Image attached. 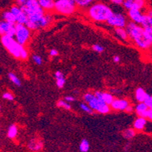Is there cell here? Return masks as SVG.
Returning <instances> with one entry per match:
<instances>
[{
	"label": "cell",
	"instance_id": "cell-34",
	"mask_svg": "<svg viewBox=\"0 0 152 152\" xmlns=\"http://www.w3.org/2000/svg\"><path fill=\"white\" fill-rule=\"evenodd\" d=\"M92 50H93L94 52L97 53H102L104 51V47H102V45L98 44H93V45L92 46Z\"/></svg>",
	"mask_w": 152,
	"mask_h": 152
},
{
	"label": "cell",
	"instance_id": "cell-18",
	"mask_svg": "<svg viewBox=\"0 0 152 152\" xmlns=\"http://www.w3.org/2000/svg\"><path fill=\"white\" fill-rule=\"evenodd\" d=\"M147 125V119L142 116H138L133 122V129L135 131L141 132L144 130Z\"/></svg>",
	"mask_w": 152,
	"mask_h": 152
},
{
	"label": "cell",
	"instance_id": "cell-32",
	"mask_svg": "<svg viewBox=\"0 0 152 152\" xmlns=\"http://www.w3.org/2000/svg\"><path fill=\"white\" fill-rule=\"evenodd\" d=\"M123 7L127 11L133 8L134 1L133 0H124V2L122 4Z\"/></svg>",
	"mask_w": 152,
	"mask_h": 152
},
{
	"label": "cell",
	"instance_id": "cell-41",
	"mask_svg": "<svg viewBox=\"0 0 152 152\" xmlns=\"http://www.w3.org/2000/svg\"><path fill=\"white\" fill-rule=\"evenodd\" d=\"M49 56L50 57H56L58 56V51L55 49H51L49 50Z\"/></svg>",
	"mask_w": 152,
	"mask_h": 152
},
{
	"label": "cell",
	"instance_id": "cell-37",
	"mask_svg": "<svg viewBox=\"0 0 152 152\" xmlns=\"http://www.w3.org/2000/svg\"><path fill=\"white\" fill-rule=\"evenodd\" d=\"M144 33H145V36L148 40L152 42V30L151 29H147L144 28Z\"/></svg>",
	"mask_w": 152,
	"mask_h": 152
},
{
	"label": "cell",
	"instance_id": "cell-4",
	"mask_svg": "<svg viewBox=\"0 0 152 152\" xmlns=\"http://www.w3.org/2000/svg\"><path fill=\"white\" fill-rule=\"evenodd\" d=\"M27 18L28 21L25 25L30 30H38L46 28L53 22V16L51 15L50 12L30 15Z\"/></svg>",
	"mask_w": 152,
	"mask_h": 152
},
{
	"label": "cell",
	"instance_id": "cell-19",
	"mask_svg": "<svg viewBox=\"0 0 152 152\" xmlns=\"http://www.w3.org/2000/svg\"><path fill=\"white\" fill-rule=\"evenodd\" d=\"M39 6L45 12H51L53 11L55 0H37Z\"/></svg>",
	"mask_w": 152,
	"mask_h": 152
},
{
	"label": "cell",
	"instance_id": "cell-12",
	"mask_svg": "<svg viewBox=\"0 0 152 152\" xmlns=\"http://www.w3.org/2000/svg\"><path fill=\"white\" fill-rule=\"evenodd\" d=\"M129 104L130 103L127 99L114 98L110 104V107L114 111H125Z\"/></svg>",
	"mask_w": 152,
	"mask_h": 152
},
{
	"label": "cell",
	"instance_id": "cell-46",
	"mask_svg": "<svg viewBox=\"0 0 152 152\" xmlns=\"http://www.w3.org/2000/svg\"><path fill=\"white\" fill-rule=\"evenodd\" d=\"M130 147H131V145L129 142H128V143H126V145L124 146V151H127L129 150V149H130Z\"/></svg>",
	"mask_w": 152,
	"mask_h": 152
},
{
	"label": "cell",
	"instance_id": "cell-1",
	"mask_svg": "<svg viewBox=\"0 0 152 152\" xmlns=\"http://www.w3.org/2000/svg\"><path fill=\"white\" fill-rule=\"evenodd\" d=\"M125 29L128 33L129 39L133 42L138 48L142 50H148L151 48V42L145 37L144 28L140 24H137L132 22H128Z\"/></svg>",
	"mask_w": 152,
	"mask_h": 152
},
{
	"label": "cell",
	"instance_id": "cell-31",
	"mask_svg": "<svg viewBox=\"0 0 152 152\" xmlns=\"http://www.w3.org/2000/svg\"><path fill=\"white\" fill-rule=\"evenodd\" d=\"M134 5L133 8H137V9H142L145 5V0H133Z\"/></svg>",
	"mask_w": 152,
	"mask_h": 152
},
{
	"label": "cell",
	"instance_id": "cell-21",
	"mask_svg": "<svg viewBox=\"0 0 152 152\" xmlns=\"http://www.w3.org/2000/svg\"><path fill=\"white\" fill-rule=\"evenodd\" d=\"M148 94L142 87H139L135 89V98L138 103L144 102V100L146 98Z\"/></svg>",
	"mask_w": 152,
	"mask_h": 152
},
{
	"label": "cell",
	"instance_id": "cell-16",
	"mask_svg": "<svg viewBox=\"0 0 152 152\" xmlns=\"http://www.w3.org/2000/svg\"><path fill=\"white\" fill-rule=\"evenodd\" d=\"M140 25L143 28L152 30V10H149L146 14H143V18Z\"/></svg>",
	"mask_w": 152,
	"mask_h": 152
},
{
	"label": "cell",
	"instance_id": "cell-36",
	"mask_svg": "<svg viewBox=\"0 0 152 152\" xmlns=\"http://www.w3.org/2000/svg\"><path fill=\"white\" fill-rule=\"evenodd\" d=\"M144 103L146 104V106L148 107V109H151L152 108V96L148 94L146 98L145 99V100H144Z\"/></svg>",
	"mask_w": 152,
	"mask_h": 152
},
{
	"label": "cell",
	"instance_id": "cell-22",
	"mask_svg": "<svg viewBox=\"0 0 152 152\" xmlns=\"http://www.w3.org/2000/svg\"><path fill=\"white\" fill-rule=\"evenodd\" d=\"M114 32H115L116 35L120 39L124 40V41H126V40H129L128 33H127L125 27H117V28H114Z\"/></svg>",
	"mask_w": 152,
	"mask_h": 152
},
{
	"label": "cell",
	"instance_id": "cell-26",
	"mask_svg": "<svg viewBox=\"0 0 152 152\" xmlns=\"http://www.w3.org/2000/svg\"><path fill=\"white\" fill-rule=\"evenodd\" d=\"M18 129L17 125L13 124V125H10L7 131V136L9 139H15L16 138V136H18Z\"/></svg>",
	"mask_w": 152,
	"mask_h": 152
},
{
	"label": "cell",
	"instance_id": "cell-39",
	"mask_svg": "<svg viewBox=\"0 0 152 152\" xmlns=\"http://www.w3.org/2000/svg\"><path fill=\"white\" fill-rule=\"evenodd\" d=\"M64 100H66L67 102L70 103V104H71V103H74L76 101V98L74 97V96H72V95L65 96V97H64Z\"/></svg>",
	"mask_w": 152,
	"mask_h": 152
},
{
	"label": "cell",
	"instance_id": "cell-29",
	"mask_svg": "<svg viewBox=\"0 0 152 152\" xmlns=\"http://www.w3.org/2000/svg\"><path fill=\"white\" fill-rule=\"evenodd\" d=\"M57 107L59 108H63L66 110H70L72 109L71 104L70 103L67 102L66 100H64V99H61L57 102Z\"/></svg>",
	"mask_w": 152,
	"mask_h": 152
},
{
	"label": "cell",
	"instance_id": "cell-23",
	"mask_svg": "<svg viewBox=\"0 0 152 152\" xmlns=\"http://www.w3.org/2000/svg\"><path fill=\"white\" fill-rule=\"evenodd\" d=\"M1 17H2V20L5 21V22L16 24V20H15V16H14L13 14L10 12V10L4 11L2 13Z\"/></svg>",
	"mask_w": 152,
	"mask_h": 152
},
{
	"label": "cell",
	"instance_id": "cell-42",
	"mask_svg": "<svg viewBox=\"0 0 152 152\" xmlns=\"http://www.w3.org/2000/svg\"><path fill=\"white\" fill-rule=\"evenodd\" d=\"M125 111L126 113H132L134 111V107L132 105H131V104H129V105L128 106V107L126 109Z\"/></svg>",
	"mask_w": 152,
	"mask_h": 152
},
{
	"label": "cell",
	"instance_id": "cell-30",
	"mask_svg": "<svg viewBox=\"0 0 152 152\" xmlns=\"http://www.w3.org/2000/svg\"><path fill=\"white\" fill-rule=\"evenodd\" d=\"M80 109L83 112L86 113H88V114H92L94 112L92 109H91V107L85 102H83V103H80Z\"/></svg>",
	"mask_w": 152,
	"mask_h": 152
},
{
	"label": "cell",
	"instance_id": "cell-8",
	"mask_svg": "<svg viewBox=\"0 0 152 152\" xmlns=\"http://www.w3.org/2000/svg\"><path fill=\"white\" fill-rule=\"evenodd\" d=\"M20 8L23 11V12L27 15V17L30 15H37V14H43L45 12L39 6L37 0H27L25 3L20 6Z\"/></svg>",
	"mask_w": 152,
	"mask_h": 152
},
{
	"label": "cell",
	"instance_id": "cell-7",
	"mask_svg": "<svg viewBox=\"0 0 152 152\" xmlns=\"http://www.w3.org/2000/svg\"><path fill=\"white\" fill-rule=\"evenodd\" d=\"M87 104L91 107L92 110L95 111L98 113L107 114L111 110L110 105H107L103 100H99L95 96H94L93 98L91 99L89 102L87 103Z\"/></svg>",
	"mask_w": 152,
	"mask_h": 152
},
{
	"label": "cell",
	"instance_id": "cell-25",
	"mask_svg": "<svg viewBox=\"0 0 152 152\" xmlns=\"http://www.w3.org/2000/svg\"><path fill=\"white\" fill-rule=\"evenodd\" d=\"M135 134H136V131L133 128H128V129L123 131L122 132L123 137L126 140H131V139H133L135 136Z\"/></svg>",
	"mask_w": 152,
	"mask_h": 152
},
{
	"label": "cell",
	"instance_id": "cell-20",
	"mask_svg": "<svg viewBox=\"0 0 152 152\" xmlns=\"http://www.w3.org/2000/svg\"><path fill=\"white\" fill-rule=\"evenodd\" d=\"M27 147L31 151L37 152L42 150L43 147V143L40 140H36V139H31L27 144Z\"/></svg>",
	"mask_w": 152,
	"mask_h": 152
},
{
	"label": "cell",
	"instance_id": "cell-33",
	"mask_svg": "<svg viewBox=\"0 0 152 152\" xmlns=\"http://www.w3.org/2000/svg\"><path fill=\"white\" fill-rule=\"evenodd\" d=\"M32 61L37 65H41L42 64V58L37 54H34L32 56Z\"/></svg>",
	"mask_w": 152,
	"mask_h": 152
},
{
	"label": "cell",
	"instance_id": "cell-24",
	"mask_svg": "<svg viewBox=\"0 0 152 152\" xmlns=\"http://www.w3.org/2000/svg\"><path fill=\"white\" fill-rule=\"evenodd\" d=\"M96 0H74L77 7L81 8H86L90 6Z\"/></svg>",
	"mask_w": 152,
	"mask_h": 152
},
{
	"label": "cell",
	"instance_id": "cell-43",
	"mask_svg": "<svg viewBox=\"0 0 152 152\" xmlns=\"http://www.w3.org/2000/svg\"><path fill=\"white\" fill-rule=\"evenodd\" d=\"M147 119H148L150 121H152V108L148 110Z\"/></svg>",
	"mask_w": 152,
	"mask_h": 152
},
{
	"label": "cell",
	"instance_id": "cell-45",
	"mask_svg": "<svg viewBox=\"0 0 152 152\" xmlns=\"http://www.w3.org/2000/svg\"><path fill=\"white\" fill-rule=\"evenodd\" d=\"M113 61H114V62H115V63H119V62H121V57L117 55L114 56L113 57Z\"/></svg>",
	"mask_w": 152,
	"mask_h": 152
},
{
	"label": "cell",
	"instance_id": "cell-13",
	"mask_svg": "<svg viewBox=\"0 0 152 152\" xmlns=\"http://www.w3.org/2000/svg\"><path fill=\"white\" fill-rule=\"evenodd\" d=\"M127 16L130 19L131 22L137 24H140L143 18V13L139 9L132 8L127 11Z\"/></svg>",
	"mask_w": 152,
	"mask_h": 152
},
{
	"label": "cell",
	"instance_id": "cell-3",
	"mask_svg": "<svg viewBox=\"0 0 152 152\" xmlns=\"http://www.w3.org/2000/svg\"><path fill=\"white\" fill-rule=\"evenodd\" d=\"M1 42L8 52L13 57L16 59H20L22 60H25L28 58V51L24 47L19 44L14 37L7 35H2L1 37Z\"/></svg>",
	"mask_w": 152,
	"mask_h": 152
},
{
	"label": "cell",
	"instance_id": "cell-28",
	"mask_svg": "<svg viewBox=\"0 0 152 152\" xmlns=\"http://www.w3.org/2000/svg\"><path fill=\"white\" fill-rule=\"evenodd\" d=\"M8 78L15 86H17V87H20L21 86V82H20L19 78L15 73H13V72L8 73Z\"/></svg>",
	"mask_w": 152,
	"mask_h": 152
},
{
	"label": "cell",
	"instance_id": "cell-6",
	"mask_svg": "<svg viewBox=\"0 0 152 152\" xmlns=\"http://www.w3.org/2000/svg\"><path fill=\"white\" fill-rule=\"evenodd\" d=\"M30 36L31 30L25 24H15V34L14 38L19 44L25 46L30 40Z\"/></svg>",
	"mask_w": 152,
	"mask_h": 152
},
{
	"label": "cell",
	"instance_id": "cell-15",
	"mask_svg": "<svg viewBox=\"0 0 152 152\" xmlns=\"http://www.w3.org/2000/svg\"><path fill=\"white\" fill-rule=\"evenodd\" d=\"M148 107L146 106V104L144 102L138 103L134 107V111L137 114L138 116H142L147 119V113Z\"/></svg>",
	"mask_w": 152,
	"mask_h": 152
},
{
	"label": "cell",
	"instance_id": "cell-38",
	"mask_svg": "<svg viewBox=\"0 0 152 152\" xmlns=\"http://www.w3.org/2000/svg\"><path fill=\"white\" fill-rule=\"evenodd\" d=\"M2 98L5 99V100H9V101H12L14 100V95L11 93V92H5L3 94H2Z\"/></svg>",
	"mask_w": 152,
	"mask_h": 152
},
{
	"label": "cell",
	"instance_id": "cell-48",
	"mask_svg": "<svg viewBox=\"0 0 152 152\" xmlns=\"http://www.w3.org/2000/svg\"><path fill=\"white\" fill-rule=\"evenodd\" d=\"M0 109H1V106H0Z\"/></svg>",
	"mask_w": 152,
	"mask_h": 152
},
{
	"label": "cell",
	"instance_id": "cell-35",
	"mask_svg": "<svg viewBox=\"0 0 152 152\" xmlns=\"http://www.w3.org/2000/svg\"><path fill=\"white\" fill-rule=\"evenodd\" d=\"M94 96H95V94H94V92L88 91V92H86V93H85V94H83V97L84 102L86 103L87 104V103L89 102V100H91V99L93 98Z\"/></svg>",
	"mask_w": 152,
	"mask_h": 152
},
{
	"label": "cell",
	"instance_id": "cell-17",
	"mask_svg": "<svg viewBox=\"0 0 152 152\" xmlns=\"http://www.w3.org/2000/svg\"><path fill=\"white\" fill-rule=\"evenodd\" d=\"M54 77H55V79L56 86H57L59 89L63 88L66 84L65 76H64L63 72L60 70L56 71V72H55V74H54Z\"/></svg>",
	"mask_w": 152,
	"mask_h": 152
},
{
	"label": "cell",
	"instance_id": "cell-2",
	"mask_svg": "<svg viewBox=\"0 0 152 152\" xmlns=\"http://www.w3.org/2000/svg\"><path fill=\"white\" fill-rule=\"evenodd\" d=\"M114 11L108 5L102 2H95L87 8L86 14L89 19L95 22H106Z\"/></svg>",
	"mask_w": 152,
	"mask_h": 152
},
{
	"label": "cell",
	"instance_id": "cell-9",
	"mask_svg": "<svg viewBox=\"0 0 152 152\" xmlns=\"http://www.w3.org/2000/svg\"><path fill=\"white\" fill-rule=\"evenodd\" d=\"M127 19L124 14L121 12H113L106 23L112 27H125L127 24Z\"/></svg>",
	"mask_w": 152,
	"mask_h": 152
},
{
	"label": "cell",
	"instance_id": "cell-44",
	"mask_svg": "<svg viewBox=\"0 0 152 152\" xmlns=\"http://www.w3.org/2000/svg\"><path fill=\"white\" fill-rule=\"evenodd\" d=\"M26 1H27V0H15V2H16V5H19V6H21V5H23V4L25 3Z\"/></svg>",
	"mask_w": 152,
	"mask_h": 152
},
{
	"label": "cell",
	"instance_id": "cell-14",
	"mask_svg": "<svg viewBox=\"0 0 152 152\" xmlns=\"http://www.w3.org/2000/svg\"><path fill=\"white\" fill-rule=\"evenodd\" d=\"M94 94H95V96L98 99L103 100L104 102L107 104V105H110L114 99V97L113 96V94L111 93H110V92L96 90V91L94 92Z\"/></svg>",
	"mask_w": 152,
	"mask_h": 152
},
{
	"label": "cell",
	"instance_id": "cell-5",
	"mask_svg": "<svg viewBox=\"0 0 152 152\" xmlns=\"http://www.w3.org/2000/svg\"><path fill=\"white\" fill-rule=\"evenodd\" d=\"M77 9V6L74 0H55L53 11L55 13L64 16L74 15Z\"/></svg>",
	"mask_w": 152,
	"mask_h": 152
},
{
	"label": "cell",
	"instance_id": "cell-11",
	"mask_svg": "<svg viewBox=\"0 0 152 152\" xmlns=\"http://www.w3.org/2000/svg\"><path fill=\"white\" fill-rule=\"evenodd\" d=\"M0 34L1 36L7 35L14 37L15 34V24L5 22L4 20L0 21Z\"/></svg>",
	"mask_w": 152,
	"mask_h": 152
},
{
	"label": "cell",
	"instance_id": "cell-47",
	"mask_svg": "<svg viewBox=\"0 0 152 152\" xmlns=\"http://www.w3.org/2000/svg\"><path fill=\"white\" fill-rule=\"evenodd\" d=\"M151 48H152V42H151Z\"/></svg>",
	"mask_w": 152,
	"mask_h": 152
},
{
	"label": "cell",
	"instance_id": "cell-40",
	"mask_svg": "<svg viewBox=\"0 0 152 152\" xmlns=\"http://www.w3.org/2000/svg\"><path fill=\"white\" fill-rule=\"evenodd\" d=\"M109 2L112 4V5H116V6H120L122 5L124 0H109Z\"/></svg>",
	"mask_w": 152,
	"mask_h": 152
},
{
	"label": "cell",
	"instance_id": "cell-10",
	"mask_svg": "<svg viewBox=\"0 0 152 152\" xmlns=\"http://www.w3.org/2000/svg\"><path fill=\"white\" fill-rule=\"evenodd\" d=\"M9 10L15 16L16 24H26V23L28 21V18H27V15L22 10L20 6L18 5H14L11 7Z\"/></svg>",
	"mask_w": 152,
	"mask_h": 152
},
{
	"label": "cell",
	"instance_id": "cell-27",
	"mask_svg": "<svg viewBox=\"0 0 152 152\" xmlns=\"http://www.w3.org/2000/svg\"><path fill=\"white\" fill-rule=\"evenodd\" d=\"M89 148H90V144L89 142L87 139H83L81 140L80 145H79V149L80 152H88L89 151Z\"/></svg>",
	"mask_w": 152,
	"mask_h": 152
}]
</instances>
